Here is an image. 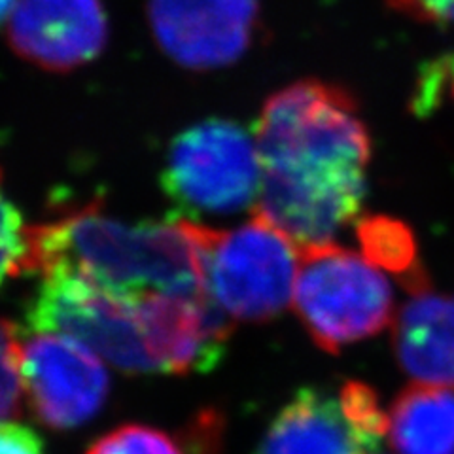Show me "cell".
Returning a JSON list of instances; mask_svg holds the SVG:
<instances>
[{"label":"cell","instance_id":"6da1fadb","mask_svg":"<svg viewBox=\"0 0 454 454\" xmlns=\"http://www.w3.org/2000/svg\"><path fill=\"white\" fill-rule=\"evenodd\" d=\"M254 138L262 163L255 216L297 247L332 243L360 215L372 140L345 90L318 80L288 85L267 98Z\"/></svg>","mask_w":454,"mask_h":454},{"label":"cell","instance_id":"7a4b0ae2","mask_svg":"<svg viewBox=\"0 0 454 454\" xmlns=\"http://www.w3.org/2000/svg\"><path fill=\"white\" fill-rule=\"evenodd\" d=\"M210 237L212 230L190 220L125 223L88 207L25 227L20 273H74L131 301L155 294H207Z\"/></svg>","mask_w":454,"mask_h":454},{"label":"cell","instance_id":"3957f363","mask_svg":"<svg viewBox=\"0 0 454 454\" xmlns=\"http://www.w3.org/2000/svg\"><path fill=\"white\" fill-rule=\"evenodd\" d=\"M315 345L337 354L394 322V294L380 269L332 243L300 248L294 300Z\"/></svg>","mask_w":454,"mask_h":454},{"label":"cell","instance_id":"ac0fdd59","mask_svg":"<svg viewBox=\"0 0 454 454\" xmlns=\"http://www.w3.org/2000/svg\"><path fill=\"white\" fill-rule=\"evenodd\" d=\"M387 3L424 23L454 27V0H387Z\"/></svg>","mask_w":454,"mask_h":454},{"label":"cell","instance_id":"7c38bea8","mask_svg":"<svg viewBox=\"0 0 454 454\" xmlns=\"http://www.w3.org/2000/svg\"><path fill=\"white\" fill-rule=\"evenodd\" d=\"M397 364L419 385L454 388V295L435 294L430 282L409 292L394 317Z\"/></svg>","mask_w":454,"mask_h":454},{"label":"cell","instance_id":"9c48e42d","mask_svg":"<svg viewBox=\"0 0 454 454\" xmlns=\"http://www.w3.org/2000/svg\"><path fill=\"white\" fill-rule=\"evenodd\" d=\"M258 0H150L148 18L160 48L178 65L212 70L235 63L252 44Z\"/></svg>","mask_w":454,"mask_h":454},{"label":"cell","instance_id":"d6986e66","mask_svg":"<svg viewBox=\"0 0 454 454\" xmlns=\"http://www.w3.org/2000/svg\"><path fill=\"white\" fill-rule=\"evenodd\" d=\"M0 454H44V443L28 426L0 420Z\"/></svg>","mask_w":454,"mask_h":454},{"label":"cell","instance_id":"4fadbf2b","mask_svg":"<svg viewBox=\"0 0 454 454\" xmlns=\"http://www.w3.org/2000/svg\"><path fill=\"white\" fill-rule=\"evenodd\" d=\"M387 435L397 454H454V388H405L388 413Z\"/></svg>","mask_w":454,"mask_h":454},{"label":"cell","instance_id":"52a82bcc","mask_svg":"<svg viewBox=\"0 0 454 454\" xmlns=\"http://www.w3.org/2000/svg\"><path fill=\"white\" fill-rule=\"evenodd\" d=\"M388 434V413L360 380L339 390L303 388L280 409L258 454H375Z\"/></svg>","mask_w":454,"mask_h":454},{"label":"cell","instance_id":"ba28073f","mask_svg":"<svg viewBox=\"0 0 454 454\" xmlns=\"http://www.w3.org/2000/svg\"><path fill=\"white\" fill-rule=\"evenodd\" d=\"M21 379L36 419L53 430L91 420L108 395V373L97 354L63 333H36L27 340Z\"/></svg>","mask_w":454,"mask_h":454},{"label":"cell","instance_id":"e0dca14e","mask_svg":"<svg viewBox=\"0 0 454 454\" xmlns=\"http://www.w3.org/2000/svg\"><path fill=\"white\" fill-rule=\"evenodd\" d=\"M23 254L25 227L18 208L3 193V182H0V284L8 275H20Z\"/></svg>","mask_w":454,"mask_h":454},{"label":"cell","instance_id":"8992f818","mask_svg":"<svg viewBox=\"0 0 454 454\" xmlns=\"http://www.w3.org/2000/svg\"><path fill=\"white\" fill-rule=\"evenodd\" d=\"M25 318L33 332L73 337L125 373H160L137 301L112 295L80 275H42Z\"/></svg>","mask_w":454,"mask_h":454},{"label":"cell","instance_id":"ffe728a7","mask_svg":"<svg viewBox=\"0 0 454 454\" xmlns=\"http://www.w3.org/2000/svg\"><path fill=\"white\" fill-rule=\"evenodd\" d=\"M13 4H16V0H0V23H4V20L10 18Z\"/></svg>","mask_w":454,"mask_h":454},{"label":"cell","instance_id":"5b68a950","mask_svg":"<svg viewBox=\"0 0 454 454\" xmlns=\"http://www.w3.org/2000/svg\"><path fill=\"white\" fill-rule=\"evenodd\" d=\"M260 184L255 138L235 121L197 123L170 145L163 186L192 215H233L258 201Z\"/></svg>","mask_w":454,"mask_h":454},{"label":"cell","instance_id":"277c9868","mask_svg":"<svg viewBox=\"0 0 454 454\" xmlns=\"http://www.w3.org/2000/svg\"><path fill=\"white\" fill-rule=\"evenodd\" d=\"M297 267L300 247L260 216L231 231L212 230L207 286L231 320L278 317L294 300Z\"/></svg>","mask_w":454,"mask_h":454},{"label":"cell","instance_id":"30bf717a","mask_svg":"<svg viewBox=\"0 0 454 454\" xmlns=\"http://www.w3.org/2000/svg\"><path fill=\"white\" fill-rule=\"evenodd\" d=\"M160 373H207L225 354L233 320L207 294H155L137 301Z\"/></svg>","mask_w":454,"mask_h":454},{"label":"cell","instance_id":"5bb4252c","mask_svg":"<svg viewBox=\"0 0 454 454\" xmlns=\"http://www.w3.org/2000/svg\"><path fill=\"white\" fill-rule=\"evenodd\" d=\"M222 422L199 415L178 437L145 424H125L98 437L85 454H216Z\"/></svg>","mask_w":454,"mask_h":454},{"label":"cell","instance_id":"2e32d148","mask_svg":"<svg viewBox=\"0 0 454 454\" xmlns=\"http://www.w3.org/2000/svg\"><path fill=\"white\" fill-rule=\"evenodd\" d=\"M21 390V345L16 325L0 318V419L18 413Z\"/></svg>","mask_w":454,"mask_h":454},{"label":"cell","instance_id":"9a60e30c","mask_svg":"<svg viewBox=\"0 0 454 454\" xmlns=\"http://www.w3.org/2000/svg\"><path fill=\"white\" fill-rule=\"evenodd\" d=\"M358 240L364 258L380 271L394 273L407 292L428 282L419 263L413 233L402 222L388 216H369L358 223Z\"/></svg>","mask_w":454,"mask_h":454},{"label":"cell","instance_id":"8fae6325","mask_svg":"<svg viewBox=\"0 0 454 454\" xmlns=\"http://www.w3.org/2000/svg\"><path fill=\"white\" fill-rule=\"evenodd\" d=\"M108 20L103 0H16L8 38L23 59L53 73L78 68L103 51Z\"/></svg>","mask_w":454,"mask_h":454}]
</instances>
